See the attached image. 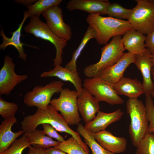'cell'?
I'll use <instances>...</instances> for the list:
<instances>
[{
  "label": "cell",
  "mask_w": 154,
  "mask_h": 154,
  "mask_svg": "<svg viewBox=\"0 0 154 154\" xmlns=\"http://www.w3.org/2000/svg\"><path fill=\"white\" fill-rule=\"evenodd\" d=\"M133 154H138V153H137V151H136L135 152V153Z\"/></svg>",
  "instance_id": "40"
},
{
  "label": "cell",
  "mask_w": 154,
  "mask_h": 154,
  "mask_svg": "<svg viewBox=\"0 0 154 154\" xmlns=\"http://www.w3.org/2000/svg\"><path fill=\"white\" fill-rule=\"evenodd\" d=\"M40 17L33 16L30 18L29 23L24 28L25 31L33 34L36 37L48 41L52 44L56 50V54L53 60L54 66L61 65L63 49L67 41L55 35L48 28L46 23L42 21Z\"/></svg>",
  "instance_id": "5"
},
{
  "label": "cell",
  "mask_w": 154,
  "mask_h": 154,
  "mask_svg": "<svg viewBox=\"0 0 154 154\" xmlns=\"http://www.w3.org/2000/svg\"><path fill=\"white\" fill-rule=\"evenodd\" d=\"M50 104L44 108H37L33 115L25 116L21 122L24 133L32 131L40 124H48L58 131L69 133L71 129L62 116Z\"/></svg>",
  "instance_id": "2"
},
{
  "label": "cell",
  "mask_w": 154,
  "mask_h": 154,
  "mask_svg": "<svg viewBox=\"0 0 154 154\" xmlns=\"http://www.w3.org/2000/svg\"><path fill=\"white\" fill-rule=\"evenodd\" d=\"M95 139L103 147L115 153L124 152L127 144L126 139L123 137L115 136L106 130L94 133Z\"/></svg>",
  "instance_id": "16"
},
{
  "label": "cell",
  "mask_w": 154,
  "mask_h": 154,
  "mask_svg": "<svg viewBox=\"0 0 154 154\" xmlns=\"http://www.w3.org/2000/svg\"><path fill=\"white\" fill-rule=\"evenodd\" d=\"M123 114V112L120 109L110 113L100 111L95 118L86 123L84 127L93 133L104 130L110 125L120 120Z\"/></svg>",
  "instance_id": "17"
},
{
  "label": "cell",
  "mask_w": 154,
  "mask_h": 154,
  "mask_svg": "<svg viewBox=\"0 0 154 154\" xmlns=\"http://www.w3.org/2000/svg\"><path fill=\"white\" fill-rule=\"evenodd\" d=\"M17 122L15 117L4 119L0 125V152L9 148L17 138L24 133L23 130L14 132L11 127Z\"/></svg>",
  "instance_id": "22"
},
{
  "label": "cell",
  "mask_w": 154,
  "mask_h": 154,
  "mask_svg": "<svg viewBox=\"0 0 154 154\" xmlns=\"http://www.w3.org/2000/svg\"><path fill=\"white\" fill-rule=\"evenodd\" d=\"M145 43L146 48L149 50L152 55H154V29L147 35Z\"/></svg>",
  "instance_id": "34"
},
{
  "label": "cell",
  "mask_w": 154,
  "mask_h": 154,
  "mask_svg": "<svg viewBox=\"0 0 154 154\" xmlns=\"http://www.w3.org/2000/svg\"><path fill=\"white\" fill-rule=\"evenodd\" d=\"M64 86L63 82L59 80L51 81L45 86H35L25 95L24 102L27 107L45 108L50 104L54 94L60 93Z\"/></svg>",
  "instance_id": "8"
},
{
  "label": "cell",
  "mask_w": 154,
  "mask_h": 154,
  "mask_svg": "<svg viewBox=\"0 0 154 154\" xmlns=\"http://www.w3.org/2000/svg\"><path fill=\"white\" fill-rule=\"evenodd\" d=\"M99 102L92 94L83 88L77 99L79 112L86 123L92 121L100 111Z\"/></svg>",
  "instance_id": "14"
},
{
  "label": "cell",
  "mask_w": 154,
  "mask_h": 154,
  "mask_svg": "<svg viewBox=\"0 0 154 154\" xmlns=\"http://www.w3.org/2000/svg\"><path fill=\"white\" fill-rule=\"evenodd\" d=\"M146 38L143 34L132 28L123 35L122 40L125 50L135 55L142 54L147 50Z\"/></svg>",
  "instance_id": "19"
},
{
  "label": "cell",
  "mask_w": 154,
  "mask_h": 154,
  "mask_svg": "<svg viewBox=\"0 0 154 154\" xmlns=\"http://www.w3.org/2000/svg\"><path fill=\"white\" fill-rule=\"evenodd\" d=\"M31 145L24 134L20 138L16 139L11 146L0 154H22L23 150Z\"/></svg>",
  "instance_id": "29"
},
{
  "label": "cell",
  "mask_w": 154,
  "mask_h": 154,
  "mask_svg": "<svg viewBox=\"0 0 154 154\" xmlns=\"http://www.w3.org/2000/svg\"><path fill=\"white\" fill-rule=\"evenodd\" d=\"M86 21L95 31V38L101 45H106L112 38L123 35L132 28L128 21L103 17L99 14H89Z\"/></svg>",
  "instance_id": "1"
},
{
  "label": "cell",
  "mask_w": 154,
  "mask_h": 154,
  "mask_svg": "<svg viewBox=\"0 0 154 154\" xmlns=\"http://www.w3.org/2000/svg\"><path fill=\"white\" fill-rule=\"evenodd\" d=\"M135 55L129 52L124 53L114 64L105 69L94 77L113 85L123 77L126 69L134 63Z\"/></svg>",
  "instance_id": "12"
},
{
  "label": "cell",
  "mask_w": 154,
  "mask_h": 154,
  "mask_svg": "<svg viewBox=\"0 0 154 154\" xmlns=\"http://www.w3.org/2000/svg\"><path fill=\"white\" fill-rule=\"evenodd\" d=\"M125 50L121 35L116 36L101 49V56L97 63L86 67L83 73L88 78L96 76L105 69L115 64L122 56Z\"/></svg>",
  "instance_id": "4"
},
{
  "label": "cell",
  "mask_w": 154,
  "mask_h": 154,
  "mask_svg": "<svg viewBox=\"0 0 154 154\" xmlns=\"http://www.w3.org/2000/svg\"><path fill=\"white\" fill-rule=\"evenodd\" d=\"M132 11V9H126L119 3H111L109 5L107 14L109 17L117 19L128 20Z\"/></svg>",
  "instance_id": "28"
},
{
  "label": "cell",
  "mask_w": 154,
  "mask_h": 154,
  "mask_svg": "<svg viewBox=\"0 0 154 154\" xmlns=\"http://www.w3.org/2000/svg\"><path fill=\"white\" fill-rule=\"evenodd\" d=\"M28 18V15L27 11H25L24 13L23 19L19 25L18 29L14 32L11 33L12 34L11 38H8L6 37L2 29H1L0 32V35L2 37L3 39V42L0 45V50H4L7 46H13L18 50L19 53V58L24 61L26 60L27 55L25 52L23 48V45L24 44L21 42L20 38L23 26Z\"/></svg>",
  "instance_id": "21"
},
{
  "label": "cell",
  "mask_w": 154,
  "mask_h": 154,
  "mask_svg": "<svg viewBox=\"0 0 154 154\" xmlns=\"http://www.w3.org/2000/svg\"><path fill=\"white\" fill-rule=\"evenodd\" d=\"M136 147L138 154H154V134L147 133Z\"/></svg>",
  "instance_id": "30"
},
{
  "label": "cell",
  "mask_w": 154,
  "mask_h": 154,
  "mask_svg": "<svg viewBox=\"0 0 154 154\" xmlns=\"http://www.w3.org/2000/svg\"><path fill=\"white\" fill-rule=\"evenodd\" d=\"M76 129L84 138L85 143L90 148L91 154H116L101 146L95 139L94 133L86 129L82 123L77 125Z\"/></svg>",
  "instance_id": "24"
},
{
  "label": "cell",
  "mask_w": 154,
  "mask_h": 154,
  "mask_svg": "<svg viewBox=\"0 0 154 154\" xmlns=\"http://www.w3.org/2000/svg\"><path fill=\"white\" fill-rule=\"evenodd\" d=\"M54 67L53 69L42 73L40 75V77H56L62 80L70 82L75 87L78 96L79 95L83 88L81 79L78 72H73L65 67H62L61 65Z\"/></svg>",
  "instance_id": "20"
},
{
  "label": "cell",
  "mask_w": 154,
  "mask_h": 154,
  "mask_svg": "<svg viewBox=\"0 0 154 154\" xmlns=\"http://www.w3.org/2000/svg\"><path fill=\"white\" fill-rule=\"evenodd\" d=\"M43 128V131L45 135L51 138L56 139L60 143L64 141L63 137L59 135L56 129L50 125L44 123L42 124Z\"/></svg>",
  "instance_id": "33"
},
{
  "label": "cell",
  "mask_w": 154,
  "mask_h": 154,
  "mask_svg": "<svg viewBox=\"0 0 154 154\" xmlns=\"http://www.w3.org/2000/svg\"><path fill=\"white\" fill-rule=\"evenodd\" d=\"M154 107V100H153Z\"/></svg>",
  "instance_id": "41"
},
{
  "label": "cell",
  "mask_w": 154,
  "mask_h": 154,
  "mask_svg": "<svg viewBox=\"0 0 154 154\" xmlns=\"http://www.w3.org/2000/svg\"><path fill=\"white\" fill-rule=\"evenodd\" d=\"M62 0H38L33 4L27 7L28 18L40 17L41 14L52 7L59 5Z\"/></svg>",
  "instance_id": "26"
},
{
  "label": "cell",
  "mask_w": 154,
  "mask_h": 154,
  "mask_svg": "<svg viewBox=\"0 0 154 154\" xmlns=\"http://www.w3.org/2000/svg\"><path fill=\"white\" fill-rule=\"evenodd\" d=\"M27 154H48L46 149L36 147L30 145L29 147Z\"/></svg>",
  "instance_id": "35"
},
{
  "label": "cell",
  "mask_w": 154,
  "mask_h": 154,
  "mask_svg": "<svg viewBox=\"0 0 154 154\" xmlns=\"http://www.w3.org/2000/svg\"><path fill=\"white\" fill-rule=\"evenodd\" d=\"M95 34L94 29L89 26L80 44L74 51L71 60L66 64L65 67L66 68L74 72H77L76 66L77 59L88 42L91 39L95 38Z\"/></svg>",
  "instance_id": "25"
},
{
  "label": "cell",
  "mask_w": 154,
  "mask_h": 154,
  "mask_svg": "<svg viewBox=\"0 0 154 154\" xmlns=\"http://www.w3.org/2000/svg\"><path fill=\"white\" fill-rule=\"evenodd\" d=\"M151 57L153 62V66L151 70V75L152 79L154 80V55L151 54Z\"/></svg>",
  "instance_id": "38"
},
{
  "label": "cell",
  "mask_w": 154,
  "mask_h": 154,
  "mask_svg": "<svg viewBox=\"0 0 154 154\" xmlns=\"http://www.w3.org/2000/svg\"><path fill=\"white\" fill-rule=\"evenodd\" d=\"M145 106L149 124L147 133H154V107L153 101L151 96L145 97Z\"/></svg>",
  "instance_id": "32"
},
{
  "label": "cell",
  "mask_w": 154,
  "mask_h": 154,
  "mask_svg": "<svg viewBox=\"0 0 154 154\" xmlns=\"http://www.w3.org/2000/svg\"><path fill=\"white\" fill-rule=\"evenodd\" d=\"M151 96L154 98V86H153V91L152 92V94H151Z\"/></svg>",
  "instance_id": "39"
},
{
  "label": "cell",
  "mask_w": 154,
  "mask_h": 154,
  "mask_svg": "<svg viewBox=\"0 0 154 154\" xmlns=\"http://www.w3.org/2000/svg\"><path fill=\"white\" fill-rule=\"evenodd\" d=\"M111 3L108 0H71L67 3L66 8L70 11L80 10L89 14L105 15Z\"/></svg>",
  "instance_id": "15"
},
{
  "label": "cell",
  "mask_w": 154,
  "mask_h": 154,
  "mask_svg": "<svg viewBox=\"0 0 154 154\" xmlns=\"http://www.w3.org/2000/svg\"><path fill=\"white\" fill-rule=\"evenodd\" d=\"M130 118L129 133L133 145L137 147L147 133L149 121L145 105L137 99L129 98L126 102Z\"/></svg>",
  "instance_id": "3"
},
{
  "label": "cell",
  "mask_w": 154,
  "mask_h": 154,
  "mask_svg": "<svg viewBox=\"0 0 154 154\" xmlns=\"http://www.w3.org/2000/svg\"><path fill=\"white\" fill-rule=\"evenodd\" d=\"M54 147L68 154H90L72 136Z\"/></svg>",
  "instance_id": "27"
},
{
  "label": "cell",
  "mask_w": 154,
  "mask_h": 154,
  "mask_svg": "<svg viewBox=\"0 0 154 154\" xmlns=\"http://www.w3.org/2000/svg\"><path fill=\"white\" fill-rule=\"evenodd\" d=\"M24 133L30 145L35 147L46 149L57 146L60 143L46 135L43 130L36 129L32 131Z\"/></svg>",
  "instance_id": "23"
},
{
  "label": "cell",
  "mask_w": 154,
  "mask_h": 154,
  "mask_svg": "<svg viewBox=\"0 0 154 154\" xmlns=\"http://www.w3.org/2000/svg\"><path fill=\"white\" fill-rule=\"evenodd\" d=\"M112 86L119 95H124L129 98L137 99L144 93L142 83L137 78L123 77Z\"/></svg>",
  "instance_id": "18"
},
{
  "label": "cell",
  "mask_w": 154,
  "mask_h": 154,
  "mask_svg": "<svg viewBox=\"0 0 154 154\" xmlns=\"http://www.w3.org/2000/svg\"><path fill=\"white\" fill-rule=\"evenodd\" d=\"M15 65L13 58L6 55L3 65L0 70V94L9 95L15 87L26 80V74L17 75L15 72Z\"/></svg>",
  "instance_id": "11"
},
{
  "label": "cell",
  "mask_w": 154,
  "mask_h": 154,
  "mask_svg": "<svg viewBox=\"0 0 154 154\" xmlns=\"http://www.w3.org/2000/svg\"><path fill=\"white\" fill-rule=\"evenodd\" d=\"M76 90L67 88H63L59 97L51 100L50 104L57 111L60 112L68 125H78L82 119L80 117Z\"/></svg>",
  "instance_id": "7"
},
{
  "label": "cell",
  "mask_w": 154,
  "mask_h": 154,
  "mask_svg": "<svg viewBox=\"0 0 154 154\" xmlns=\"http://www.w3.org/2000/svg\"><path fill=\"white\" fill-rule=\"evenodd\" d=\"M134 64L142 75V84L145 97L151 96L154 83L151 77V70L153 62L151 54L149 50L147 49L142 54L135 55Z\"/></svg>",
  "instance_id": "13"
},
{
  "label": "cell",
  "mask_w": 154,
  "mask_h": 154,
  "mask_svg": "<svg viewBox=\"0 0 154 154\" xmlns=\"http://www.w3.org/2000/svg\"><path fill=\"white\" fill-rule=\"evenodd\" d=\"M135 1L128 21L133 29L147 35L154 29V0Z\"/></svg>",
  "instance_id": "6"
},
{
  "label": "cell",
  "mask_w": 154,
  "mask_h": 154,
  "mask_svg": "<svg viewBox=\"0 0 154 154\" xmlns=\"http://www.w3.org/2000/svg\"><path fill=\"white\" fill-rule=\"evenodd\" d=\"M37 1L36 0H14V1L18 4L27 7L33 4Z\"/></svg>",
  "instance_id": "37"
},
{
  "label": "cell",
  "mask_w": 154,
  "mask_h": 154,
  "mask_svg": "<svg viewBox=\"0 0 154 154\" xmlns=\"http://www.w3.org/2000/svg\"><path fill=\"white\" fill-rule=\"evenodd\" d=\"M50 29L60 38L67 41L71 38V28L64 21L62 10L59 5L50 7L42 13Z\"/></svg>",
  "instance_id": "10"
},
{
  "label": "cell",
  "mask_w": 154,
  "mask_h": 154,
  "mask_svg": "<svg viewBox=\"0 0 154 154\" xmlns=\"http://www.w3.org/2000/svg\"><path fill=\"white\" fill-rule=\"evenodd\" d=\"M83 86L99 102H105L112 105L124 103L112 85L100 79L95 77L86 78L84 80Z\"/></svg>",
  "instance_id": "9"
},
{
  "label": "cell",
  "mask_w": 154,
  "mask_h": 154,
  "mask_svg": "<svg viewBox=\"0 0 154 154\" xmlns=\"http://www.w3.org/2000/svg\"><path fill=\"white\" fill-rule=\"evenodd\" d=\"M48 154H68L55 147H51L46 149Z\"/></svg>",
  "instance_id": "36"
},
{
  "label": "cell",
  "mask_w": 154,
  "mask_h": 154,
  "mask_svg": "<svg viewBox=\"0 0 154 154\" xmlns=\"http://www.w3.org/2000/svg\"><path fill=\"white\" fill-rule=\"evenodd\" d=\"M18 110L17 104L10 102L0 97V115L4 119H9L15 117Z\"/></svg>",
  "instance_id": "31"
}]
</instances>
